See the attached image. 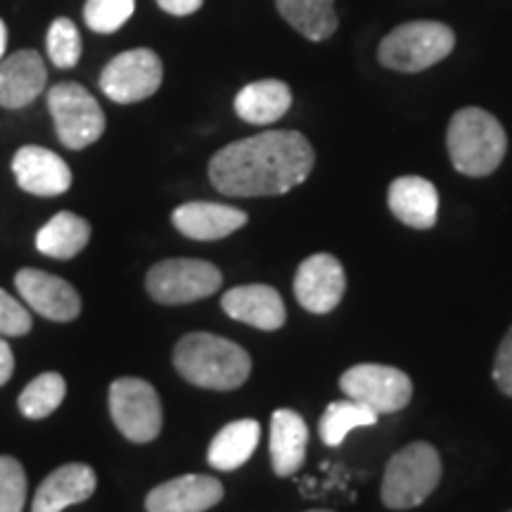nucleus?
<instances>
[{
	"mask_svg": "<svg viewBox=\"0 0 512 512\" xmlns=\"http://www.w3.org/2000/svg\"><path fill=\"white\" fill-rule=\"evenodd\" d=\"M88 240H91V223L72 211H60L38 230L36 247L38 252L53 259H72L88 245Z\"/></svg>",
	"mask_w": 512,
	"mask_h": 512,
	"instance_id": "23",
	"label": "nucleus"
},
{
	"mask_svg": "<svg viewBox=\"0 0 512 512\" xmlns=\"http://www.w3.org/2000/svg\"><path fill=\"white\" fill-rule=\"evenodd\" d=\"M261 439V427L256 420H235L216 434L211 441L207 460L211 467L221 472L238 470L252 458Z\"/></svg>",
	"mask_w": 512,
	"mask_h": 512,
	"instance_id": "22",
	"label": "nucleus"
},
{
	"mask_svg": "<svg viewBox=\"0 0 512 512\" xmlns=\"http://www.w3.org/2000/svg\"><path fill=\"white\" fill-rule=\"evenodd\" d=\"M17 292L34 309L38 316L57 320V323H69L81 313V297L67 280L50 275L36 268H22L15 275Z\"/></svg>",
	"mask_w": 512,
	"mask_h": 512,
	"instance_id": "12",
	"label": "nucleus"
},
{
	"mask_svg": "<svg viewBox=\"0 0 512 512\" xmlns=\"http://www.w3.org/2000/svg\"><path fill=\"white\" fill-rule=\"evenodd\" d=\"M292 107L290 86L278 79L254 81L242 88L235 98V112L242 121L254 126H266L283 119Z\"/></svg>",
	"mask_w": 512,
	"mask_h": 512,
	"instance_id": "21",
	"label": "nucleus"
},
{
	"mask_svg": "<svg viewBox=\"0 0 512 512\" xmlns=\"http://www.w3.org/2000/svg\"><path fill=\"white\" fill-rule=\"evenodd\" d=\"M98 477L93 467L83 463H69L57 467L38 486L31 512H62L69 505L83 503L93 496Z\"/></svg>",
	"mask_w": 512,
	"mask_h": 512,
	"instance_id": "18",
	"label": "nucleus"
},
{
	"mask_svg": "<svg viewBox=\"0 0 512 512\" xmlns=\"http://www.w3.org/2000/svg\"><path fill=\"white\" fill-rule=\"evenodd\" d=\"M446 145L453 169L463 176L484 178L501 166L508 152V136L494 114L465 107L453 114Z\"/></svg>",
	"mask_w": 512,
	"mask_h": 512,
	"instance_id": "3",
	"label": "nucleus"
},
{
	"mask_svg": "<svg viewBox=\"0 0 512 512\" xmlns=\"http://www.w3.org/2000/svg\"><path fill=\"white\" fill-rule=\"evenodd\" d=\"M387 202L392 214L408 228L430 230L439 216V192L420 176H401L389 185Z\"/></svg>",
	"mask_w": 512,
	"mask_h": 512,
	"instance_id": "19",
	"label": "nucleus"
},
{
	"mask_svg": "<svg viewBox=\"0 0 512 512\" xmlns=\"http://www.w3.org/2000/svg\"><path fill=\"white\" fill-rule=\"evenodd\" d=\"M60 143L69 150H83L105 133V114L98 100L79 83H57L48 93Z\"/></svg>",
	"mask_w": 512,
	"mask_h": 512,
	"instance_id": "6",
	"label": "nucleus"
},
{
	"mask_svg": "<svg viewBox=\"0 0 512 512\" xmlns=\"http://www.w3.org/2000/svg\"><path fill=\"white\" fill-rule=\"evenodd\" d=\"M223 311L233 320L259 330H278L285 325L287 311L280 292L271 285H240L223 294Z\"/></svg>",
	"mask_w": 512,
	"mask_h": 512,
	"instance_id": "16",
	"label": "nucleus"
},
{
	"mask_svg": "<svg viewBox=\"0 0 512 512\" xmlns=\"http://www.w3.org/2000/svg\"><path fill=\"white\" fill-rule=\"evenodd\" d=\"M204 0H157V5L164 12L174 17H188L192 12H197L202 8Z\"/></svg>",
	"mask_w": 512,
	"mask_h": 512,
	"instance_id": "32",
	"label": "nucleus"
},
{
	"mask_svg": "<svg viewBox=\"0 0 512 512\" xmlns=\"http://www.w3.org/2000/svg\"><path fill=\"white\" fill-rule=\"evenodd\" d=\"M309 427L302 415L280 408L271 418V463L278 477H290L304 465Z\"/></svg>",
	"mask_w": 512,
	"mask_h": 512,
	"instance_id": "20",
	"label": "nucleus"
},
{
	"mask_svg": "<svg viewBox=\"0 0 512 512\" xmlns=\"http://www.w3.org/2000/svg\"><path fill=\"white\" fill-rule=\"evenodd\" d=\"M347 273L332 254H313L302 261L294 275V297L311 313H330L342 302Z\"/></svg>",
	"mask_w": 512,
	"mask_h": 512,
	"instance_id": "11",
	"label": "nucleus"
},
{
	"mask_svg": "<svg viewBox=\"0 0 512 512\" xmlns=\"http://www.w3.org/2000/svg\"><path fill=\"white\" fill-rule=\"evenodd\" d=\"M110 413L126 439L147 444L162 432V401L150 382L121 377L110 387Z\"/></svg>",
	"mask_w": 512,
	"mask_h": 512,
	"instance_id": "8",
	"label": "nucleus"
},
{
	"mask_svg": "<svg viewBox=\"0 0 512 512\" xmlns=\"http://www.w3.org/2000/svg\"><path fill=\"white\" fill-rule=\"evenodd\" d=\"M316 152L297 131H266L230 143L209 162V181L230 197L285 195L309 178Z\"/></svg>",
	"mask_w": 512,
	"mask_h": 512,
	"instance_id": "1",
	"label": "nucleus"
},
{
	"mask_svg": "<svg viewBox=\"0 0 512 512\" xmlns=\"http://www.w3.org/2000/svg\"><path fill=\"white\" fill-rule=\"evenodd\" d=\"M275 3L285 22L309 41H325L339 27L335 0H275Z\"/></svg>",
	"mask_w": 512,
	"mask_h": 512,
	"instance_id": "24",
	"label": "nucleus"
},
{
	"mask_svg": "<svg viewBox=\"0 0 512 512\" xmlns=\"http://www.w3.org/2000/svg\"><path fill=\"white\" fill-rule=\"evenodd\" d=\"M136 0H88L83 19L95 34H114L131 19Z\"/></svg>",
	"mask_w": 512,
	"mask_h": 512,
	"instance_id": "28",
	"label": "nucleus"
},
{
	"mask_svg": "<svg viewBox=\"0 0 512 512\" xmlns=\"http://www.w3.org/2000/svg\"><path fill=\"white\" fill-rule=\"evenodd\" d=\"M164 79V67L157 53L147 48L126 50L107 62L100 74V88L107 98L119 105L152 98L159 91Z\"/></svg>",
	"mask_w": 512,
	"mask_h": 512,
	"instance_id": "10",
	"label": "nucleus"
},
{
	"mask_svg": "<svg viewBox=\"0 0 512 512\" xmlns=\"http://www.w3.org/2000/svg\"><path fill=\"white\" fill-rule=\"evenodd\" d=\"M12 171H15L17 185L29 195L55 197L69 190L72 185V169L67 162L46 147L27 145L17 150L12 159Z\"/></svg>",
	"mask_w": 512,
	"mask_h": 512,
	"instance_id": "13",
	"label": "nucleus"
},
{
	"mask_svg": "<svg viewBox=\"0 0 512 512\" xmlns=\"http://www.w3.org/2000/svg\"><path fill=\"white\" fill-rule=\"evenodd\" d=\"M456 34L441 22H408L382 38L377 57L387 69L403 74L425 72L451 55Z\"/></svg>",
	"mask_w": 512,
	"mask_h": 512,
	"instance_id": "5",
	"label": "nucleus"
},
{
	"mask_svg": "<svg viewBox=\"0 0 512 512\" xmlns=\"http://www.w3.org/2000/svg\"><path fill=\"white\" fill-rule=\"evenodd\" d=\"M48 57L55 67L72 69L81 60V34L67 17H57L48 29Z\"/></svg>",
	"mask_w": 512,
	"mask_h": 512,
	"instance_id": "27",
	"label": "nucleus"
},
{
	"mask_svg": "<svg viewBox=\"0 0 512 512\" xmlns=\"http://www.w3.org/2000/svg\"><path fill=\"white\" fill-rule=\"evenodd\" d=\"M64 394H67L64 377L60 373H43L36 380H31L22 396H19V411L29 420L48 418L50 413L60 408Z\"/></svg>",
	"mask_w": 512,
	"mask_h": 512,
	"instance_id": "26",
	"label": "nucleus"
},
{
	"mask_svg": "<svg viewBox=\"0 0 512 512\" xmlns=\"http://www.w3.org/2000/svg\"><path fill=\"white\" fill-rule=\"evenodd\" d=\"M31 330V313L10 297L8 292L0 290V335L22 337Z\"/></svg>",
	"mask_w": 512,
	"mask_h": 512,
	"instance_id": "30",
	"label": "nucleus"
},
{
	"mask_svg": "<svg viewBox=\"0 0 512 512\" xmlns=\"http://www.w3.org/2000/svg\"><path fill=\"white\" fill-rule=\"evenodd\" d=\"M508 512H512V510H508Z\"/></svg>",
	"mask_w": 512,
	"mask_h": 512,
	"instance_id": "36",
	"label": "nucleus"
},
{
	"mask_svg": "<svg viewBox=\"0 0 512 512\" xmlns=\"http://www.w3.org/2000/svg\"><path fill=\"white\" fill-rule=\"evenodd\" d=\"M27 501V475L19 460L0 456V512H22Z\"/></svg>",
	"mask_w": 512,
	"mask_h": 512,
	"instance_id": "29",
	"label": "nucleus"
},
{
	"mask_svg": "<svg viewBox=\"0 0 512 512\" xmlns=\"http://www.w3.org/2000/svg\"><path fill=\"white\" fill-rule=\"evenodd\" d=\"M171 221L185 238L209 242L228 238L235 230L247 226V214L238 207H228V204L188 202L171 214Z\"/></svg>",
	"mask_w": 512,
	"mask_h": 512,
	"instance_id": "15",
	"label": "nucleus"
},
{
	"mask_svg": "<svg viewBox=\"0 0 512 512\" xmlns=\"http://www.w3.org/2000/svg\"><path fill=\"white\" fill-rule=\"evenodd\" d=\"M12 373H15V356H12L8 342L0 339V387L10 380Z\"/></svg>",
	"mask_w": 512,
	"mask_h": 512,
	"instance_id": "33",
	"label": "nucleus"
},
{
	"mask_svg": "<svg viewBox=\"0 0 512 512\" xmlns=\"http://www.w3.org/2000/svg\"><path fill=\"white\" fill-rule=\"evenodd\" d=\"M223 484L207 475H183L155 486L145 498L147 512H207L221 503Z\"/></svg>",
	"mask_w": 512,
	"mask_h": 512,
	"instance_id": "14",
	"label": "nucleus"
},
{
	"mask_svg": "<svg viewBox=\"0 0 512 512\" xmlns=\"http://www.w3.org/2000/svg\"><path fill=\"white\" fill-rule=\"evenodd\" d=\"M174 366L183 380L195 387L230 392L247 382L252 358L230 339L209 332H190L176 344Z\"/></svg>",
	"mask_w": 512,
	"mask_h": 512,
	"instance_id": "2",
	"label": "nucleus"
},
{
	"mask_svg": "<svg viewBox=\"0 0 512 512\" xmlns=\"http://www.w3.org/2000/svg\"><path fill=\"white\" fill-rule=\"evenodd\" d=\"M48 81L43 57L34 50L3 57L0 62V107L19 110L34 102L43 93Z\"/></svg>",
	"mask_w": 512,
	"mask_h": 512,
	"instance_id": "17",
	"label": "nucleus"
},
{
	"mask_svg": "<svg viewBox=\"0 0 512 512\" xmlns=\"http://www.w3.org/2000/svg\"><path fill=\"white\" fill-rule=\"evenodd\" d=\"M439 479V451L427 441H415L401 448L387 463L382 479V503L392 510L418 508L432 496Z\"/></svg>",
	"mask_w": 512,
	"mask_h": 512,
	"instance_id": "4",
	"label": "nucleus"
},
{
	"mask_svg": "<svg viewBox=\"0 0 512 512\" xmlns=\"http://www.w3.org/2000/svg\"><path fill=\"white\" fill-rule=\"evenodd\" d=\"M339 387L377 415H389L408 406L413 396V382L403 370L380 363H358L339 377Z\"/></svg>",
	"mask_w": 512,
	"mask_h": 512,
	"instance_id": "9",
	"label": "nucleus"
},
{
	"mask_svg": "<svg viewBox=\"0 0 512 512\" xmlns=\"http://www.w3.org/2000/svg\"><path fill=\"white\" fill-rule=\"evenodd\" d=\"M223 283L219 268L200 259H166L147 273V292L159 304H190L211 297Z\"/></svg>",
	"mask_w": 512,
	"mask_h": 512,
	"instance_id": "7",
	"label": "nucleus"
},
{
	"mask_svg": "<svg viewBox=\"0 0 512 512\" xmlns=\"http://www.w3.org/2000/svg\"><path fill=\"white\" fill-rule=\"evenodd\" d=\"M377 418H380V415L354 399L335 401L325 408L323 418H320V439H323L325 446L330 448L342 446L344 439L349 437V432L358 430V427H373Z\"/></svg>",
	"mask_w": 512,
	"mask_h": 512,
	"instance_id": "25",
	"label": "nucleus"
},
{
	"mask_svg": "<svg viewBox=\"0 0 512 512\" xmlns=\"http://www.w3.org/2000/svg\"><path fill=\"white\" fill-rule=\"evenodd\" d=\"M494 382L505 396H512V325L505 332L494 361Z\"/></svg>",
	"mask_w": 512,
	"mask_h": 512,
	"instance_id": "31",
	"label": "nucleus"
},
{
	"mask_svg": "<svg viewBox=\"0 0 512 512\" xmlns=\"http://www.w3.org/2000/svg\"><path fill=\"white\" fill-rule=\"evenodd\" d=\"M309 512H330V510H309Z\"/></svg>",
	"mask_w": 512,
	"mask_h": 512,
	"instance_id": "35",
	"label": "nucleus"
},
{
	"mask_svg": "<svg viewBox=\"0 0 512 512\" xmlns=\"http://www.w3.org/2000/svg\"><path fill=\"white\" fill-rule=\"evenodd\" d=\"M5 48H8V27H5V22L0 19V62H3L5 57Z\"/></svg>",
	"mask_w": 512,
	"mask_h": 512,
	"instance_id": "34",
	"label": "nucleus"
}]
</instances>
